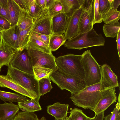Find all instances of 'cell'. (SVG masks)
I'll return each mask as SVG.
<instances>
[{
  "instance_id": "6da1fadb",
  "label": "cell",
  "mask_w": 120,
  "mask_h": 120,
  "mask_svg": "<svg viewBox=\"0 0 120 120\" xmlns=\"http://www.w3.org/2000/svg\"><path fill=\"white\" fill-rule=\"evenodd\" d=\"M101 82L86 86L76 94L70 98L76 106L93 111L102 98L105 90H100Z\"/></svg>"
},
{
  "instance_id": "7a4b0ae2",
  "label": "cell",
  "mask_w": 120,
  "mask_h": 120,
  "mask_svg": "<svg viewBox=\"0 0 120 120\" xmlns=\"http://www.w3.org/2000/svg\"><path fill=\"white\" fill-rule=\"evenodd\" d=\"M82 55L70 54L56 58L57 68L69 76L84 80V72L81 59Z\"/></svg>"
},
{
  "instance_id": "3957f363",
  "label": "cell",
  "mask_w": 120,
  "mask_h": 120,
  "mask_svg": "<svg viewBox=\"0 0 120 120\" xmlns=\"http://www.w3.org/2000/svg\"><path fill=\"white\" fill-rule=\"evenodd\" d=\"M105 41L102 34H97L93 28L88 31L78 34L66 41L64 45L68 49L80 50L94 46H104Z\"/></svg>"
},
{
  "instance_id": "277c9868",
  "label": "cell",
  "mask_w": 120,
  "mask_h": 120,
  "mask_svg": "<svg viewBox=\"0 0 120 120\" xmlns=\"http://www.w3.org/2000/svg\"><path fill=\"white\" fill-rule=\"evenodd\" d=\"M50 78L62 90H66L75 95L86 86L84 80L68 76L57 68L49 76Z\"/></svg>"
},
{
  "instance_id": "5b68a950",
  "label": "cell",
  "mask_w": 120,
  "mask_h": 120,
  "mask_svg": "<svg viewBox=\"0 0 120 120\" xmlns=\"http://www.w3.org/2000/svg\"><path fill=\"white\" fill-rule=\"evenodd\" d=\"M81 55V61L84 72V80L86 86L100 82L101 66L92 56L90 50H86Z\"/></svg>"
},
{
  "instance_id": "8992f818",
  "label": "cell",
  "mask_w": 120,
  "mask_h": 120,
  "mask_svg": "<svg viewBox=\"0 0 120 120\" xmlns=\"http://www.w3.org/2000/svg\"><path fill=\"white\" fill-rule=\"evenodd\" d=\"M7 75L12 80L39 100L38 81L34 76L15 69L9 65L8 66Z\"/></svg>"
},
{
  "instance_id": "52a82bcc",
  "label": "cell",
  "mask_w": 120,
  "mask_h": 120,
  "mask_svg": "<svg viewBox=\"0 0 120 120\" xmlns=\"http://www.w3.org/2000/svg\"><path fill=\"white\" fill-rule=\"evenodd\" d=\"M25 49L30 57L33 67L38 66L50 68L53 72L57 69L56 58L52 54L30 48L27 47Z\"/></svg>"
},
{
  "instance_id": "ba28073f",
  "label": "cell",
  "mask_w": 120,
  "mask_h": 120,
  "mask_svg": "<svg viewBox=\"0 0 120 120\" xmlns=\"http://www.w3.org/2000/svg\"><path fill=\"white\" fill-rule=\"evenodd\" d=\"M94 3V0H83V10L80 19L77 35L88 31L93 28Z\"/></svg>"
},
{
  "instance_id": "9c48e42d",
  "label": "cell",
  "mask_w": 120,
  "mask_h": 120,
  "mask_svg": "<svg viewBox=\"0 0 120 120\" xmlns=\"http://www.w3.org/2000/svg\"><path fill=\"white\" fill-rule=\"evenodd\" d=\"M10 65L16 69L34 76L31 58L26 49L19 51Z\"/></svg>"
},
{
  "instance_id": "30bf717a",
  "label": "cell",
  "mask_w": 120,
  "mask_h": 120,
  "mask_svg": "<svg viewBox=\"0 0 120 120\" xmlns=\"http://www.w3.org/2000/svg\"><path fill=\"white\" fill-rule=\"evenodd\" d=\"M101 91L119 86L117 77L110 67L106 64L101 66Z\"/></svg>"
},
{
  "instance_id": "8fae6325",
  "label": "cell",
  "mask_w": 120,
  "mask_h": 120,
  "mask_svg": "<svg viewBox=\"0 0 120 120\" xmlns=\"http://www.w3.org/2000/svg\"><path fill=\"white\" fill-rule=\"evenodd\" d=\"M83 10L82 3L81 7L73 13L69 19L67 29L64 34L66 40L74 38L78 34L80 19Z\"/></svg>"
},
{
  "instance_id": "7c38bea8",
  "label": "cell",
  "mask_w": 120,
  "mask_h": 120,
  "mask_svg": "<svg viewBox=\"0 0 120 120\" xmlns=\"http://www.w3.org/2000/svg\"><path fill=\"white\" fill-rule=\"evenodd\" d=\"M1 32L3 44L18 51L20 30L17 25H16L7 30H2Z\"/></svg>"
},
{
  "instance_id": "4fadbf2b",
  "label": "cell",
  "mask_w": 120,
  "mask_h": 120,
  "mask_svg": "<svg viewBox=\"0 0 120 120\" xmlns=\"http://www.w3.org/2000/svg\"><path fill=\"white\" fill-rule=\"evenodd\" d=\"M115 88L106 90L102 98L98 103L93 111L96 116L105 111L111 104L116 102L117 97Z\"/></svg>"
},
{
  "instance_id": "5bb4252c",
  "label": "cell",
  "mask_w": 120,
  "mask_h": 120,
  "mask_svg": "<svg viewBox=\"0 0 120 120\" xmlns=\"http://www.w3.org/2000/svg\"><path fill=\"white\" fill-rule=\"evenodd\" d=\"M0 87L9 88L30 99L39 101L35 96L19 85L7 75H0Z\"/></svg>"
},
{
  "instance_id": "9a60e30c",
  "label": "cell",
  "mask_w": 120,
  "mask_h": 120,
  "mask_svg": "<svg viewBox=\"0 0 120 120\" xmlns=\"http://www.w3.org/2000/svg\"><path fill=\"white\" fill-rule=\"evenodd\" d=\"M52 17L47 14L35 21L31 34L36 33L49 36L52 35Z\"/></svg>"
},
{
  "instance_id": "2e32d148",
  "label": "cell",
  "mask_w": 120,
  "mask_h": 120,
  "mask_svg": "<svg viewBox=\"0 0 120 120\" xmlns=\"http://www.w3.org/2000/svg\"><path fill=\"white\" fill-rule=\"evenodd\" d=\"M69 19L64 13L52 17L51 26L53 35L64 34L68 26Z\"/></svg>"
},
{
  "instance_id": "e0dca14e",
  "label": "cell",
  "mask_w": 120,
  "mask_h": 120,
  "mask_svg": "<svg viewBox=\"0 0 120 120\" xmlns=\"http://www.w3.org/2000/svg\"><path fill=\"white\" fill-rule=\"evenodd\" d=\"M20 109L12 103L0 104V120H13Z\"/></svg>"
},
{
  "instance_id": "ac0fdd59",
  "label": "cell",
  "mask_w": 120,
  "mask_h": 120,
  "mask_svg": "<svg viewBox=\"0 0 120 120\" xmlns=\"http://www.w3.org/2000/svg\"><path fill=\"white\" fill-rule=\"evenodd\" d=\"M69 106L68 104H61L57 102L48 105L47 111L48 114L54 116L55 119H64L67 117Z\"/></svg>"
},
{
  "instance_id": "d6986e66",
  "label": "cell",
  "mask_w": 120,
  "mask_h": 120,
  "mask_svg": "<svg viewBox=\"0 0 120 120\" xmlns=\"http://www.w3.org/2000/svg\"><path fill=\"white\" fill-rule=\"evenodd\" d=\"M19 51L3 44L0 46V66L2 67L9 65L13 59Z\"/></svg>"
},
{
  "instance_id": "ffe728a7",
  "label": "cell",
  "mask_w": 120,
  "mask_h": 120,
  "mask_svg": "<svg viewBox=\"0 0 120 120\" xmlns=\"http://www.w3.org/2000/svg\"><path fill=\"white\" fill-rule=\"evenodd\" d=\"M83 0H60L64 12L69 18L82 5Z\"/></svg>"
},
{
  "instance_id": "44dd1931",
  "label": "cell",
  "mask_w": 120,
  "mask_h": 120,
  "mask_svg": "<svg viewBox=\"0 0 120 120\" xmlns=\"http://www.w3.org/2000/svg\"><path fill=\"white\" fill-rule=\"evenodd\" d=\"M0 99L5 102L8 101L11 103L14 102L18 103L30 100L21 94L0 90Z\"/></svg>"
},
{
  "instance_id": "7402d4cb",
  "label": "cell",
  "mask_w": 120,
  "mask_h": 120,
  "mask_svg": "<svg viewBox=\"0 0 120 120\" xmlns=\"http://www.w3.org/2000/svg\"><path fill=\"white\" fill-rule=\"evenodd\" d=\"M34 23L27 29L20 30L18 51H22L27 47L30 40Z\"/></svg>"
},
{
  "instance_id": "603a6c76",
  "label": "cell",
  "mask_w": 120,
  "mask_h": 120,
  "mask_svg": "<svg viewBox=\"0 0 120 120\" xmlns=\"http://www.w3.org/2000/svg\"><path fill=\"white\" fill-rule=\"evenodd\" d=\"M20 9L17 22L16 24L20 30H25L33 24L34 21L28 12Z\"/></svg>"
},
{
  "instance_id": "cb8c5ba5",
  "label": "cell",
  "mask_w": 120,
  "mask_h": 120,
  "mask_svg": "<svg viewBox=\"0 0 120 120\" xmlns=\"http://www.w3.org/2000/svg\"><path fill=\"white\" fill-rule=\"evenodd\" d=\"M29 8L28 13L34 21L48 14L45 11L38 6L35 0H29Z\"/></svg>"
},
{
  "instance_id": "d4e9b609",
  "label": "cell",
  "mask_w": 120,
  "mask_h": 120,
  "mask_svg": "<svg viewBox=\"0 0 120 120\" xmlns=\"http://www.w3.org/2000/svg\"><path fill=\"white\" fill-rule=\"evenodd\" d=\"M8 2L10 17V23L11 27L17 24L20 9L14 0H8Z\"/></svg>"
},
{
  "instance_id": "484cf974",
  "label": "cell",
  "mask_w": 120,
  "mask_h": 120,
  "mask_svg": "<svg viewBox=\"0 0 120 120\" xmlns=\"http://www.w3.org/2000/svg\"><path fill=\"white\" fill-rule=\"evenodd\" d=\"M39 101L37 99H31L29 100L19 102L18 105L20 108L24 112H34L42 109Z\"/></svg>"
},
{
  "instance_id": "4316f807",
  "label": "cell",
  "mask_w": 120,
  "mask_h": 120,
  "mask_svg": "<svg viewBox=\"0 0 120 120\" xmlns=\"http://www.w3.org/2000/svg\"><path fill=\"white\" fill-rule=\"evenodd\" d=\"M66 40L64 34H54L50 36L49 45L52 51H55L64 44Z\"/></svg>"
},
{
  "instance_id": "83f0119b",
  "label": "cell",
  "mask_w": 120,
  "mask_h": 120,
  "mask_svg": "<svg viewBox=\"0 0 120 120\" xmlns=\"http://www.w3.org/2000/svg\"><path fill=\"white\" fill-rule=\"evenodd\" d=\"M120 28V23L118 22L113 24H105L103 25V30L106 37L114 38L117 36Z\"/></svg>"
},
{
  "instance_id": "f1b7e54d",
  "label": "cell",
  "mask_w": 120,
  "mask_h": 120,
  "mask_svg": "<svg viewBox=\"0 0 120 120\" xmlns=\"http://www.w3.org/2000/svg\"><path fill=\"white\" fill-rule=\"evenodd\" d=\"M27 47L36 49L49 54H52L49 45L37 40L30 39Z\"/></svg>"
},
{
  "instance_id": "f546056e",
  "label": "cell",
  "mask_w": 120,
  "mask_h": 120,
  "mask_svg": "<svg viewBox=\"0 0 120 120\" xmlns=\"http://www.w3.org/2000/svg\"><path fill=\"white\" fill-rule=\"evenodd\" d=\"M33 69L34 76L38 81L49 76L53 72L52 69L38 66L33 67Z\"/></svg>"
},
{
  "instance_id": "4dcf8cb0",
  "label": "cell",
  "mask_w": 120,
  "mask_h": 120,
  "mask_svg": "<svg viewBox=\"0 0 120 120\" xmlns=\"http://www.w3.org/2000/svg\"><path fill=\"white\" fill-rule=\"evenodd\" d=\"M49 76L38 80L39 89L40 95H43L50 92L52 88Z\"/></svg>"
},
{
  "instance_id": "1f68e13d",
  "label": "cell",
  "mask_w": 120,
  "mask_h": 120,
  "mask_svg": "<svg viewBox=\"0 0 120 120\" xmlns=\"http://www.w3.org/2000/svg\"><path fill=\"white\" fill-rule=\"evenodd\" d=\"M68 117L70 120H87L89 117L82 110L76 108L72 109Z\"/></svg>"
},
{
  "instance_id": "d6a6232c",
  "label": "cell",
  "mask_w": 120,
  "mask_h": 120,
  "mask_svg": "<svg viewBox=\"0 0 120 120\" xmlns=\"http://www.w3.org/2000/svg\"><path fill=\"white\" fill-rule=\"evenodd\" d=\"M0 17L5 19L10 23L8 0H0Z\"/></svg>"
},
{
  "instance_id": "836d02e7",
  "label": "cell",
  "mask_w": 120,
  "mask_h": 120,
  "mask_svg": "<svg viewBox=\"0 0 120 120\" xmlns=\"http://www.w3.org/2000/svg\"><path fill=\"white\" fill-rule=\"evenodd\" d=\"M13 120H39L37 115L32 112H18Z\"/></svg>"
},
{
  "instance_id": "e575fe53",
  "label": "cell",
  "mask_w": 120,
  "mask_h": 120,
  "mask_svg": "<svg viewBox=\"0 0 120 120\" xmlns=\"http://www.w3.org/2000/svg\"><path fill=\"white\" fill-rule=\"evenodd\" d=\"M120 11L117 10L111 12L107 14L103 21L106 24L116 23L120 19Z\"/></svg>"
},
{
  "instance_id": "d590c367",
  "label": "cell",
  "mask_w": 120,
  "mask_h": 120,
  "mask_svg": "<svg viewBox=\"0 0 120 120\" xmlns=\"http://www.w3.org/2000/svg\"><path fill=\"white\" fill-rule=\"evenodd\" d=\"M112 3L111 4L108 0H99V10L103 20L110 9Z\"/></svg>"
},
{
  "instance_id": "8d00e7d4",
  "label": "cell",
  "mask_w": 120,
  "mask_h": 120,
  "mask_svg": "<svg viewBox=\"0 0 120 120\" xmlns=\"http://www.w3.org/2000/svg\"><path fill=\"white\" fill-rule=\"evenodd\" d=\"M120 103L118 102L113 111L104 117V120H120Z\"/></svg>"
},
{
  "instance_id": "74e56055",
  "label": "cell",
  "mask_w": 120,
  "mask_h": 120,
  "mask_svg": "<svg viewBox=\"0 0 120 120\" xmlns=\"http://www.w3.org/2000/svg\"><path fill=\"white\" fill-rule=\"evenodd\" d=\"M99 0H94V20L92 23L93 26L96 23H100L103 21V18L100 13L99 10Z\"/></svg>"
},
{
  "instance_id": "f35d334b",
  "label": "cell",
  "mask_w": 120,
  "mask_h": 120,
  "mask_svg": "<svg viewBox=\"0 0 120 120\" xmlns=\"http://www.w3.org/2000/svg\"><path fill=\"white\" fill-rule=\"evenodd\" d=\"M63 13V8L60 0H55L52 12L49 15L52 17Z\"/></svg>"
},
{
  "instance_id": "ab89813d",
  "label": "cell",
  "mask_w": 120,
  "mask_h": 120,
  "mask_svg": "<svg viewBox=\"0 0 120 120\" xmlns=\"http://www.w3.org/2000/svg\"><path fill=\"white\" fill-rule=\"evenodd\" d=\"M51 36L34 33L31 34L30 39L38 40L49 45Z\"/></svg>"
},
{
  "instance_id": "60d3db41",
  "label": "cell",
  "mask_w": 120,
  "mask_h": 120,
  "mask_svg": "<svg viewBox=\"0 0 120 120\" xmlns=\"http://www.w3.org/2000/svg\"><path fill=\"white\" fill-rule=\"evenodd\" d=\"M20 8L28 12L29 8V0H14Z\"/></svg>"
},
{
  "instance_id": "b9f144b4",
  "label": "cell",
  "mask_w": 120,
  "mask_h": 120,
  "mask_svg": "<svg viewBox=\"0 0 120 120\" xmlns=\"http://www.w3.org/2000/svg\"><path fill=\"white\" fill-rule=\"evenodd\" d=\"M11 27L9 22L5 19L0 17V28L1 30H7Z\"/></svg>"
},
{
  "instance_id": "7bdbcfd3",
  "label": "cell",
  "mask_w": 120,
  "mask_h": 120,
  "mask_svg": "<svg viewBox=\"0 0 120 120\" xmlns=\"http://www.w3.org/2000/svg\"><path fill=\"white\" fill-rule=\"evenodd\" d=\"M55 0H46V10L49 15H50L52 12Z\"/></svg>"
},
{
  "instance_id": "ee69618b",
  "label": "cell",
  "mask_w": 120,
  "mask_h": 120,
  "mask_svg": "<svg viewBox=\"0 0 120 120\" xmlns=\"http://www.w3.org/2000/svg\"><path fill=\"white\" fill-rule=\"evenodd\" d=\"M35 0L37 4L47 12L46 10V0Z\"/></svg>"
},
{
  "instance_id": "f6af8a7d",
  "label": "cell",
  "mask_w": 120,
  "mask_h": 120,
  "mask_svg": "<svg viewBox=\"0 0 120 120\" xmlns=\"http://www.w3.org/2000/svg\"><path fill=\"white\" fill-rule=\"evenodd\" d=\"M116 42L117 48L118 50V55L120 60V30L117 33L116 37Z\"/></svg>"
},
{
  "instance_id": "bcb514c9",
  "label": "cell",
  "mask_w": 120,
  "mask_h": 120,
  "mask_svg": "<svg viewBox=\"0 0 120 120\" xmlns=\"http://www.w3.org/2000/svg\"><path fill=\"white\" fill-rule=\"evenodd\" d=\"M105 111L98 114L94 117V120H104Z\"/></svg>"
},
{
  "instance_id": "7dc6e473",
  "label": "cell",
  "mask_w": 120,
  "mask_h": 120,
  "mask_svg": "<svg viewBox=\"0 0 120 120\" xmlns=\"http://www.w3.org/2000/svg\"><path fill=\"white\" fill-rule=\"evenodd\" d=\"M2 43L3 42L1 39V34L0 31V46Z\"/></svg>"
},
{
  "instance_id": "c3c4849f",
  "label": "cell",
  "mask_w": 120,
  "mask_h": 120,
  "mask_svg": "<svg viewBox=\"0 0 120 120\" xmlns=\"http://www.w3.org/2000/svg\"><path fill=\"white\" fill-rule=\"evenodd\" d=\"M94 117L92 118L89 117L87 120H94Z\"/></svg>"
},
{
  "instance_id": "681fc988",
  "label": "cell",
  "mask_w": 120,
  "mask_h": 120,
  "mask_svg": "<svg viewBox=\"0 0 120 120\" xmlns=\"http://www.w3.org/2000/svg\"><path fill=\"white\" fill-rule=\"evenodd\" d=\"M40 120H46L44 116L42 117Z\"/></svg>"
},
{
  "instance_id": "f907efd6",
  "label": "cell",
  "mask_w": 120,
  "mask_h": 120,
  "mask_svg": "<svg viewBox=\"0 0 120 120\" xmlns=\"http://www.w3.org/2000/svg\"><path fill=\"white\" fill-rule=\"evenodd\" d=\"M64 120H70L68 118V117H67L65 119H64Z\"/></svg>"
},
{
  "instance_id": "816d5d0a",
  "label": "cell",
  "mask_w": 120,
  "mask_h": 120,
  "mask_svg": "<svg viewBox=\"0 0 120 120\" xmlns=\"http://www.w3.org/2000/svg\"><path fill=\"white\" fill-rule=\"evenodd\" d=\"M2 67L0 66V71H1V69Z\"/></svg>"
},
{
  "instance_id": "f5cc1de1",
  "label": "cell",
  "mask_w": 120,
  "mask_h": 120,
  "mask_svg": "<svg viewBox=\"0 0 120 120\" xmlns=\"http://www.w3.org/2000/svg\"><path fill=\"white\" fill-rule=\"evenodd\" d=\"M1 30V29L0 28V31Z\"/></svg>"
}]
</instances>
